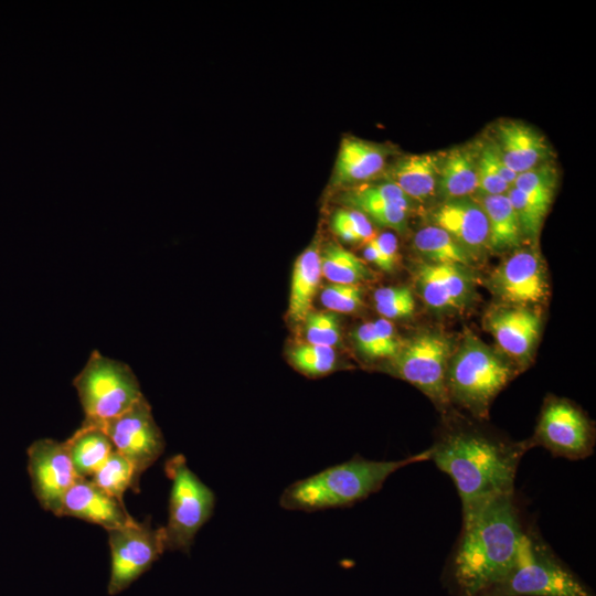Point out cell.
<instances>
[{"instance_id":"cell-1","label":"cell","mask_w":596,"mask_h":596,"mask_svg":"<svg viewBox=\"0 0 596 596\" xmlns=\"http://www.w3.org/2000/svg\"><path fill=\"white\" fill-rule=\"evenodd\" d=\"M530 524L515 491L499 494L462 515L445 577L455 596H481L512 567Z\"/></svg>"},{"instance_id":"cell-2","label":"cell","mask_w":596,"mask_h":596,"mask_svg":"<svg viewBox=\"0 0 596 596\" xmlns=\"http://www.w3.org/2000/svg\"><path fill=\"white\" fill-rule=\"evenodd\" d=\"M530 448L529 440L515 443L450 424L429 448V460L454 481L466 515L488 500L514 491L519 464Z\"/></svg>"},{"instance_id":"cell-3","label":"cell","mask_w":596,"mask_h":596,"mask_svg":"<svg viewBox=\"0 0 596 596\" xmlns=\"http://www.w3.org/2000/svg\"><path fill=\"white\" fill-rule=\"evenodd\" d=\"M429 459V448L400 460L354 456L289 485L280 494L279 504L286 510L305 512L350 507L377 492L398 469Z\"/></svg>"},{"instance_id":"cell-4","label":"cell","mask_w":596,"mask_h":596,"mask_svg":"<svg viewBox=\"0 0 596 596\" xmlns=\"http://www.w3.org/2000/svg\"><path fill=\"white\" fill-rule=\"evenodd\" d=\"M513 376L514 369L508 361L467 331L448 362L449 402L485 418L492 401Z\"/></svg>"},{"instance_id":"cell-5","label":"cell","mask_w":596,"mask_h":596,"mask_svg":"<svg viewBox=\"0 0 596 596\" xmlns=\"http://www.w3.org/2000/svg\"><path fill=\"white\" fill-rule=\"evenodd\" d=\"M481 596H595L529 525L508 574Z\"/></svg>"},{"instance_id":"cell-6","label":"cell","mask_w":596,"mask_h":596,"mask_svg":"<svg viewBox=\"0 0 596 596\" xmlns=\"http://www.w3.org/2000/svg\"><path fill=\"white\" fill-rule=\"evenodd\" d=\"M73 384L85 414L83 424L97 427L121 415L143 396L130 366L97 350L91 353Z\"/></svg>"},{"instance_id":"cell-7","label":"cell","mask_w":596,"mask_h":596,"mask_svg":"<svg viewBox=\"0 0 596 596\" xmlns=\"http://www.w3.org/2000/svg\"><path fill=\"white\" fill-rule=\"evenodd\" d=\"M164 471L171 480L169 518L162 526L166 550L188 553L214 511L215 496L188 467L183 455L169 458Z\"/></svg>"},{"instance_id":"cell-8","label":"cell","mask_w":596,"mask_h":596,"mask_svg":"<svg viewBox=\"0 0 596 596\" xmlns=\"http://www.w3.org/2000/svg\"><path fill=\"white\" fill-rule=\"evenodd\" d=\"M451 354V341L445 334L425 331L403 343L391 362V370L446 411L450 405L446 374Z\"/></svg>"},{"instance_id":"cell-9","label":"cell","mask_w":596,"mask_h":596,"mask_svg":"<svg viewBox=\"0 0 596 596\" xmlns=\"http://www.w3.org/2000/svg\"><path fill=\"white\" fill-rule=\"evenodd\" d=\"M531 447L542 446L554 457L581 460L593 454L594 427L574 403L550 397L543 405Z\"/></svg>"},{"instance_id":"cell-10","label":"cell","mask_w":596,"mask_h":596,"mask_svg":"<svg viewBox=\"0 0 596 596\" xmlns=\"http://www.w3.org/2000/svg\"><path fill=\"white\" fill-rule=\"evenodd\" d=\"M111 564L109 595L125 590L166 551L163 529H153L150 520H136L108 531Z\"/></svg>"},{"instance_id":"cell-11","label":"cell","mask_w":596,"mask_h":596,"mask_svg":"<svg viewBox=\"0 0 596 596\" xmlns=\"http://www.w3.org/2000/svg\"><path fill=\"white\" fill-rule=\"evenodd\" d=\"M98 427L106 433L115 450L130 462L138 481L163 453L164 440L145 396Z\"/></svg>"},{"instance_id":"cell-12","label":"cell","mask_w":596,"mask_h":596,"mask_svg":"<svg viewBox=\"0 0 596 596\" xmlns=\"http://www.w3.org/2000/svg\"><path fill=\"white\" fill-rule=\"evenodd\" d=\"M28 470L40 505L60 517L63 498L76 479L66 443L35 440L28 448Z\"/></svg>"},{"instance_id":"cell-13","label":"cell","mask_w":596,"mask_h":596,"mask_svg":"<svg viewBox=\"0 0 596 596\" xmlns=\"http://www.w3.org/2000/svg\"><path fill=\"white\" fill-rule=\"evenodd\" d=\"M490 289L503 301L528 306L542 302L547 292L546 274L540 253L533 247L518 248L491 273Z\"/></svg>"},{"instance_id":"cell-14","label":"cell","mask_w":596,"mask_h":596,"mask_svg":"<svg viewBox=\"0 0 596 596\" xmlns=\"http://www.w3.org/2000/svg\"><path fill=\"white\" fill-rule=\"evenodd\" d=\"M433 225L446 231L473 260L489 251V227L480 203L471 196L441 201L430 213Z\"/></svg>"},{"instance_id":"cell-15","label":"cell","mask_w":596,"mask_h":596,"mask_svg":"<svg viewBox=\"0 0 596 596\" xmlns=\"http://www.w3.org/2000/svg\"><path fill=\"white\" fill-rule=\"evenodd\" d=\"M483 327L507 355L524 362L536 344L541 317L526 306L497 307L486 313Z\"/></svg>"},{"instance_id":"cell-16","label":"cell","mask_w":596,"mask_h":596,"mask_svg":"<svg viewBox=\"0 0 596 596\" xmlns=\"http://www.w3.org/2000/svg\"><path fill=\"white\" fill-rule=\"evenodd\" d=\"M65 515L102 525L107 531L135 521L117 499L89 478L79 477H76L63 498L60 517Z\"/></svg>"},{"instance_id":"cell-17","label":"cell","mask_w":596,"mask_h":596,"mask_svg":"<svg viewBox=\"0 0 596 596\" xmlns=\"http://www.w3.org/2000/svg\"><path fill=\"white\" fill-rule=\"evenodd\" d=\"M343 202L379 225L396 232L405 231L408 212L414 207V201L389 181L360 185L348 192Z\"/></svg>"},{"instance_id":"cell-18","label":"cell","mask_w":596,"mask_h":596,"mask_svg":"<svg viewBox=\"0 0 596 596\" xmlns=\"http://www.w3.org/2000/svg\"><path fill=\"white\" fill-rule=\"evenodd\" d=\"M490 141L502 161L515 174L546 162L550 157V146L545 138L519 120L499 121Z\"/></svg>"},{"instance_id":"cell-19","label":"cell","mask_w":596,"mask_h":596,"mask_svg":"<svg viewBox=\"0 0 596 596\" xmlns=\"http://www.w3.org/2000/svg\"><path fill=\"white\" fill-rule=\"evenodd\" d=\"M443 155L416 153L398 158L387 171V181L412 201L425 202L437 194Z\"/></svg>"},{"instance_id":"cell-20","label":"cell","mask_w":596,"mask_h":596,"mask_svg":"<svg viewBox=\"0 0 596 596\" xmlns=\"http://www.w3.org/2000/svg\"><path fill=\"white\" fill-rule=\"evenodd\" d=\"M386 150L355 137L340 143L331 182L333 185L360 183L379 174L385 166Z\"/></svg>"},{"instance_id":"cell-21","label":"cell","mask_w":596,"mask_h":596,"mask_svg":"<svg viewBox=\"0 0 596 596\" xmlns=\"http://www.w3.org/2000/svg\"><path fill=\"white\" fill-rule=\"evenodd\" d=\"M478 147L464 145L443 153L437 184L441 201L467 198L477 192Z\"/></svg>"},{"instance_id":"cell-22","label":"cell","mask_w":596,"mask_h":596,"mask_svg":"<svg viewBox=\"0 0 596 596\" xmlns=\"http://www.w3.org/2000/svg\"><path fill=\"white\" fill-rule=\"evenodd\" d=\"M320 249L318 243L311 244L296 259L292 268L289 317L304 321L311 311V305L321 279Z\"/></svg>"},{"instance_id":"cell-23","label":"cell","mask_w":596,"mask_h":596,"mask_svg":"<svg viewBox=\"0 0 596 596\" xmlns=\"http://www.w3.org/2000/svg\"><path fill=\"white\" fill-rule=\"evenodd\" d=\"M76 477L89 478L115 449L106 433L97 426H82L65 440Z\"/></svg>"},{"instance_id":"cell-24","label":"cell","mask_w":596,"mask_h":596,"mask_svg":"<svg viewBox=\"0 0 596 596\" xmlns=\"http://www.w3.org/2000/svg\"><path fill=\"white\" fill-rule=\"evenodd\" d=\"M476 200L487 216L490 251H508L519 247L523 234L507 193L479 195Z\"/></svg>"},{"instance_id":"cell-25","label":"cell","mask_w":596,"mask_h":596,"mask_svg":"<svg viewBox=\"0 0 596 596\" xmlns=\"http://www.w3.org/2000/svg\"><path fill=\"white\" fill-rule=\"evenodd\" d=\"M413 245L430 264H456L468 267L475 262L446 231L433 224L416 232Z\"/></svg>"},{"instance_id":"cell-26","label":"cell","mask_w":596,"mask_h":596,"mask_svg":"<svg viewBox=\"0 0 596 596\" xmlns=\"http://www.w3.org/2000/svg\"><path fill=\"white\" fill-rule=\"evenodd\" d=\"M321 273L334 284L360 285L371 280L373 274L364 262L337 244H329L320 252Z\"/></svg>"},{"instance_id":"cell-27","label":"cell","mask_w":596,"mask_h":596,"mask_svg":"<svg viewBox=\"0 0 596 596\" xmlns=\"http://www.w3.org/2000/svg\"><path fill=\"white\" fill-rule=\"evenodd\" d=\"M517 175L502 161L490 140L479 145L477 161L479 195L505 194Z\"/></svg>"},{"instance_id":"cell-28","label":"cell","mask_w":596,"mask_h":596,"mask_svg":"<svg viewBox=\"0 0 596 596\" xmlns=\"http://www.w3.org/2000/svg\"><path fill=\"white\" fill-rule=\"evenodd\" d=\"M353 338L359 352L370 359H393L403 345L394 327L384 318L359 326Z\"/></svg>"},{"instance_id":"cell-29","label":"cell","mask_w":596,"mask_h":596,"mask_svg":"<svg viewBox=\"0 0 596 596\" xmlns=\"http://www.w3.org/2000/svg\"><path fill=\"white\" fill-rule=\"evenodd\" d=\"M89 479L121 504L128 488L139 492V481L135 477L132 466L115 449Z\"/></svg>"},{"instance_id":"cell-30","label":"cell","mask_w":596,"mask_h":596,"mask_svg":"<svg viewBox=\"0 0 596 596\" xmlns=\"http://www.w3.org/2000/svg\"><path fill=\"white\" fill-rule=\"evenodd\" d=\"M557 171L550 161L517 175L513 185L532 200L550 207L556 187Z\"/></svg>"},{"instance_id":"cell-31","label":"cell","mask_w":596,"mask_h":596,"mask_svg":"<svg viewBox=\"0 0 596 596\" xmlns=\"http://www.w3.org/2000/svg\"><path fill=\"white\" fill-rule=\"evenodd\" d=\"M337 355L334 348L304 343L290 351L291 364L308 376L328 374L336 366Z\"/></svg>"},{"instance_id":"cell-32","label":"cell","mask_w":596,"mask_h":596,"mask_svg":"<svg viewBox=\"0 0 596 596\" xmlns=\"http://www.w3.org/2000/svg\"><path fill=\"white\" fill-rule=\"evenodd\" d=\"M418 291L428 307L438 311L456 309L436 264L424 263L416 272Z\"/></svg>"},{"instance_id":"cell-33","label":"cell","mask_w":596,"mask_h":596,"mask_svg":"<svg viewBox=\"0 0 596 596\" xmlns=\"http://www.w3.org/2000/svg\"><path fill=\"white\" fill-rule=\"evenodd\" d=\"M373 299L376 311L386 320L405 319L414 313L415 300L407 286L380 288Z\"/></svg>"},{"instance_id":"cell-34","label":"cell","mask_w":596,"mask_h":596,"mask_svg":"<svg viewBox=\"0 0 596 596\" xmlns=\"http://www.w3.org/2000/svg\"><path fill=\"white\" fill-rule=\"evenodd\" d=\"M507 195L513 206L523 236L536 238L549 207L532 200L514 187L509 189Z\"/></svg>"},{"instance_id":"cell-35","label":"cell","mask_w":596,"mask_h":596,"mask_svg":"<svg viewBox=\"0 0 596 596\" xmlns=\"http://www.w3.org/2000/svg\"><path fill=\"white\" fill-rule=\"evenodd\" d=\"M308 343L334 348L340 341V320L336 312L311 310L304 319Z\"/></svg>"},{"instance_id":"cell-36","label":"cell","mask_w":596,"mask_h":596,"mask_svg":"<svg viewBox=\"0 0 596 596\" xmlns=\"http://www.w3.org/2000/svg\"><path fill=\"white\" fill-rule=\"evenodd\" d=\"M336 235L345 242H369L374 236L370 220L356 210H338L331 219Z\"/></svg>"},{"instance_id":"cell-37","label":"cell","mask_w":596,"mask_h":596,"mask_svg":"<svg viewBox=\"0 0 596 596\" xmlns=\"http://www.w3.org/2000/svg\"><path fill=\"white\" fill-rule=\"evenodd\" d=\"M320 300L329 311L350 313L363 306V290L360 285L330 283L321 290Z\"/></svg>"},{"instance_id":"cell-38","label":"cell","mask_w":596,"mask_h":596,"mask_svg":"<svg viewBox=\"0 0 596 596\" xmlns=\"http://www.w3.org/2000/svg\"><path fill=\"white\" fill-rule=\"evenodd\" d=\"M456 309L467 305L472 294V279L467 267L456 264H436Z\"/></svg>"},{"instance_id":"cell-39","label":"cell","mask_w":596,"mask_h":596,"mask_svg":"<svg viewBox=\"0 0 596 596\" xmlns=\"http://www.w3.org/2000/svg\"><path fill=\"white\" fill-rule=\"evenodd\" d=\"M370 242L375 246L386 263L389 270L392 272L397 260L398 245L396 236L391 232H384L373 236Z\"/></svg>"},{"instance_id":"cell-40","label":"cell","mask_w":596,"mask_h":596,"mask_svg":"<svg viewBox=\"0 0 596 596\" xmlns=\"http://www.w3.org/2000/svg\"><path fill=\"white\" fill-rule=\"evenodd\" d=\"M363 254H364V257L369 262L373 263L374 265H376L379 268H381L384 272H387V273L390 272L386 263L384 262V259L382 258V256L380 255L375 246L370 241L366 242Z\"/></svg>"}]
</instances>
